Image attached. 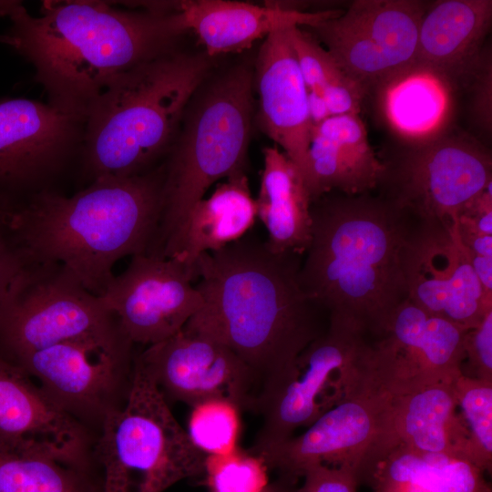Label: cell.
<instances>
[{"label":"cell","mask_w":492,"mask_h":492,"mask_svg":"<svg viewBox=\"0 0 492 492\" xmlns=\"http://www.w3.org/2000/svg\"><path fill=\"white\" fill-rule=\"evenodd\" d=\"M308 114L313 127L318 126L331 117L327 104L318 91H308Z\"/></svg>","instance_id":"42"},{"label":"cell","mask_w":492,"mask_h":492,"mask_svg":"<svg viewBox=\"0 0 492 492\" xmlns=\"http://www.w3.org/2000/svg\"><path fill=\"white\" fill-rule=\"evenodd\" d=\"M0 16L12 23L0 42L33 65L50 105L83 122L113 80L176 49L188 33L175 9H120L105 1L46 0L35 16L20 1L0 0Z\"/></svg>","instance_id":"1"},{"label":"cell","mask_w":492,"mask_h":492,"mask_svg":"<svg viewBox=\"0 0 492 492\" xmlns=\"http://www.w3.org/2000/svg\"><path fill=\"white\" fill-rule=\"evenodd\" d=\"M88 441L84 424L0 354V445L21 446L88 466Z\"/></svg>","instance_id":"19"},{"label":"cell","mask_w":492,"mask_h":492,"mask_svg":"<svg viewBox=\"0 0 492 492\" xmlns=\"http://www.w3.org/2000/svg\"><path fill=\"white\" fill-rule=\"evenodd\" d=\"M164 180L162 162L142 175L93 180L71 197L43 190L12 199L1 223L31 262L61 264L101 297L118 260L151 253Z\"/></svg>","instance_id":"3"},{"label":"cell","mask_w":492,"mask_h":492,"mask_svg":"<svg viewBox=\"0 0 492 492\" xmlns=\"http://www.w3.org/2000/svg\"><path fill=\"white\" fill-rule=\"evenodd\" d=\"M453 387L469 436L473 463L483 472L492 468V382L459 374Z\"/></svg>","instance_id":"30"},{"label":"cell","mask_w":492,"mask_h":492,"mask_svg":"<svg viewBox=\"0 0 492 492\" xmlns=\"http://www.w3.org/2000/svg\"><path fill=\"white\" fill-rule=\"evenodd\" d=\"M303 481L288 492H356L359 477L356 470L319 465L306 469Z\"/></svg>","instance_id":"35"},{"label":"cell","mask_w":492,"mask_h":492,"mask_svg":"<svg viewBox=\"0 0 492 492\" xmlns=\"http://www.w3.org/2000/svg\"><path fill=\"white\" fill-rule=\"evenodd\" d=\"M135 344L124 334L67 340L12 363L59 407L84 424L97 420L126 400Z\"/></svg>","instance_id":"12"},{"label":"cell","mask_w":492,"mask_h":492,"mask_svg":"<svg viewBox=\"0 0 492 492\" xmlns=\"http://www.w3.org/2000/svg\"><path fill=\"white\" fill-rule=\"evenodd\" d=\"M268 470L260 456L237 447L207 456L202 476L209 492H264L270 485Z\"/></svg>","instance_id":"31"},{"label":"cell","mask_w":492,"mask_h":492,"mask_svg":"<svg viewBox=\"0 0 492 492\" xmlns=\"http://www.w3.org/2000/svg\"><path fill=\"white\" fill-rule=\"evenodd\" d=\"M302 260L273 252L251 231L201 254L194 266L203 304L183 328L230 348L262 388L327 327L321 323L324 311L301 285Z\"/></svg>","instance_id":"2"},{"label":"cell","mask_w":492,"mask_h":492,"mask_svg":"<svg viewBox=\"0 0 492 492\" xmlns=\"http://www.w3.org/2000/svg\"><path fill=\"white\" fill-rule=\"evenodd\" d=\"M240 410L232 404L211 400L192 407L187 433L206 456L222 455L237 448Z\"/></svg>","instance_id":"32"},{"label":"cell","mask_w":492,"mask_h":492,"mask_svg":"<svg viewBox=\"0 0 492 492\" xmlns=\"http://www.w3.org/2000/svg\"><path fill=\"white\" fill-rule=\"evenodd\" d=\"M407 299L464 330L492 310L461 243L456 221L416 222L405 261Z\"/></svg>","instance_id":"18"},{"label":"cell","mask_w":492,"mask_h":492,"mask_svg":"<svg viewBox=\"0 0 492 492\" xmlns=\"http://www.w3.org/2000/svg\"><path fill=\"white\" fill-rule=\"evenodd\" d=\"M288 37L308 91L321 92L327 84L344 77L326 48L302 27H290Z\"/></svg>","instance_id":"33"},{"label":"cell","mask_w":492,"mask_h":492,"mask_svg":"<svg viewBox=\"0 0 492 492\" xmlns=\"http://www.w3.org/2000/svg\"><path fill=\"white\" fill-rule=\"evenodd\" d=\"M478 82L476 113L486 128H491V67H486Z\"/></svg>","instance_id":"39"},{"label":"cell","mask_w":492,"mask_h":492,"mask_svg":"<svg viewBox=\"0 0 492 492\" xmlns=\"http://www.w3.org/2000/svg\"><path fill=\"white\" fill-rule=\"evenodd\" d=\"M121 334L102 299L58 263L31 262L0 303V354L11 363L67 340Z\"/></svg>","instance_id":"9"},{"label":"cell","mask_w":492,"mask_h":492,"mask_svg":"<svg viewBox=\"0 0 492 492\" xmlns=\"http://www.w3.org/2000/svg\"><path fill=\"white\" fill-rule=\"evenodd\" d=\"M0 492H103L87 466L28 448L0 445Z\"/></svg>","instance_id":"28"},{"label":"cell","mask_w":492,"mask_h":492,"mask_svg":"<svg viewBox=\"0 0 492 492\" xmlns=\"http://www.w3.org/2000/svg\"><path fill=\"white\" fill-rule=\"evenodd\" d=\"M196 280L195 266L138 254L100 298L131 343L149 346L177 333L202 307Z\"/></svg>","instance_id":"13"},{"label":"cell","mask_w":492,"mask_h":492,"mask_svg":"<svg viewBox=\"0 0 492 492\" xmlns=\"http://www.w3.org/2000/svg\"><path fill=\"white\" fill-rule=\"evenodd\" d=\"M453 382H440L400 394L388 393L386 434L381 447L401 443L420 451L454 456L473 463L469 436L458 412Z\"/></svg>","instance_id":"23"},{"label":"cell","mask_w":492,"mask_h":492,"mask_svg":"<svg viewBox=\"0 0 492 492\" xmlns=\"http://www.w3.org/2000/svg\"><path fill=\"white\" fill-rule=\"evenodd\" d=\"M256 219V202L247 173L235 174L192 206L160 257L194 266L201 254L217 251L243 238Z\"/></svg>","instance_id":"26"},{"label":"cell","mask_w":492,"mask_h":492,"mask_svg":"<svg viewBox=\"0 0 492 492\" xmlns=\"http://www.w3.org/2000/svg\"><path fill=\"white\" fill-rule=\"evenodd\" d=\"M11 198L3 194H0V223L3 220L5 213L7 210Z\"/></svg>","instance_id":"44"},{"label":"cell","mask_w":492,"mask_h":492,"mask_svg":"<svg viewBox=\"0 0 492 492\" xmlns=\"http://www.w3.org/2000/svg\"><path fill=\"white\" fill-rule=\"evenodd\" d=\"M457 234L462 244L471 252L492 258V235L459 226L456 220Z\"/></svg>","instance_id":"40"},{"label":"cell","mask_w":492,"mask_h":492,"mask_svg":"<svg viewBox=\"0 0 492 492\" xmlns=\"http://www.w3.org/2000/svg\"><path fill=\"white\" fill-rule=\"evenodd\" d=\"M96 455L103 492H164L183 479L202 476L207 457L178 423L136 355L127 398L103 419Z\"/></svg>","instance_id":"7"},{"label":"cell","mask_w":492,"mask_h":492,"mask_svg":"<svg viewBox=\"0 0 492 492\" xmlns=\"http://www.w3.org/2000/svg\"><path fill=\"white\" fill-rule=\"evenodd\" d=\"M426 9L417 0H356L306 27L343 75L367 93L415 69Z\"/></svg>","instance_id":"10"},{"label":"cell","mask_w":492,"mask_h":492,"mask_svg":"<svg viewBox=\"0 0 492 492\" xmlns=\"http://www.w3.org/2000/svg\"><path fill=\"white\" fill-rule=\"evenodd\" d=\"M137 359L164 395L194 407L226 401L240 411H254L261 384L252 369L224 344L182 328L149 345Z\"/></svg>","instance_id":"14"},{"label":"cell","mask_w":492,"mask_h":492,"mask_svg":"<svg viewBox=\"0 0 492 492\" xmlns=\"http://www.w3.org/2000/svg\"><path fill=\"white\" fill-rule=\"evenodd\" d=\"M387 401L388 393L372 384L326 411L302 434L256 455L289 484L319 465L349 467L359 477L384 442Z\"/></svg>","instance_id":"15"},{"label":"cell","mask_w":492,"mask_h":492,"mask_svg":"<svg viewBox=\"0 0 492 492\" xmlns=\"http://www.w3.org/2000/svg\"><path fill=\"white\" fill-rule=\"evenodd\" d=\"M336 193L312 201L300 282L328 319L375 338L407 299L405 261L416 221L383 197Z\"/></svg>","instance_id":"4"},{"label":"cell","mask_w":492,"mask_h":492,"mask_svg":"<svg viewBox=\"0 0 492 492\" xmlns=\"http://www.w3.org/2000/svg\"><path fill=\"white\" fill-rule=\"evenodd\" d=\"M174 6L188 33L195 34L211 58L242 52L275 31L311 26L333 12H303L278 4L229 0L174 1Z\"/></svg>","instance_id":"22"},{"label":"cell","mask_w":492,"mask_h":492,"mask_svg":"<svg viewBox=\"0 0 492 492\" xmlns=\"http://www.w3.org/2000/svg\"><path fill=\"white\" fill-rule=\"evenodd\" d=\"M288 483L281 480L280 482L270 483L264 492H288Z\"/></svg>","instance_id":"43"},{"label":"cell","mask_w":492,"mask_h":492,"mask_svg":"<svg viewBox=\"0 0 492 492\" xmlns=\"http://www.w3.org/2000/svg\"><path fill=\"white\" fill-rule=\"evenodd\" d=\"M461 374L492 382V310L465 333Z\"/></svg>","instance_id":"34"},{"label":"cell","mask_w":492,"mask_h":492,"mask_svg":"<svg viewBox=\"0 0 492 492\" xmlns=\"http://www.w3.org/2000/svg\"><path fill=\"white\" fill-rule=\"evenodd\" d=\"M331 117L359 116L361 102L366 94L345 76L327 84L322 90Z\"/></svg>","instance_id":"36"},{"label":"cell","mask_w":492,"mask_h":492,"mask_svg":"<svg viewBox=\"0 0 492 492\" xmlns=\"http://www.w3.org/2000/svg\"><path fill=\"white\" fill-rule=\"evenodd\" d=\"M289 28L269 35L258 51L253 67L256 118L259 128L302 173L313 125L308 89L289 41Z\"/></svg>","instance_id":"20"},{"label":"cell","mask_w":492,"mask_h":492,"mask_svg":"<svg viewBox=\"0 0 492 492\" xmlns=\"http://www.w3.org/2000/svg\"><path fill=\"white\" fill-rule=\"evenodd\" d=\"M466 331L405 299L373 339L375 383L400 394L453 382L461 374Z\"/></svg>","instance_id":"17"},{"label":"cell","mask_w":492,"mask_h":492,"mask_svg":"<svg viewBox=\"0 0 492 492\" xmlns=\"http://www.w3.org/2000/svg\"><path fill=\"white\" fill-rule=\"evenodd\" d=\"M262 155L255 202L257 218L267 231L266 244L276 253L303 256L312 235V200L303 177L277 146L265 147Z\"/></svg>","instance_id":"27"},{"label":"cell","mask_w":492,"mask_h":492,"mask_svg":"<svg viewBox=\"0 0 492 492\" xmlns=\"http://www.w3.org/2000/svg\"><path fill=\"white\" fill-rule=\"evenodd\" d=\"M491 22V0L436 2L426 9L419 26L415 69L444 81L473 71Z\"/></svg>","instance_id":"24"},{"label":"cell","mask_w":492,"mask_h":492,"mask_svg":"<svg viewBox=\"0 0 492 492\" xmlns=\"http://www.w3.org/2000/svg\"><path fill=\"white\" fill-rule=\"evenodd\" d=\"M211 68L205 53L176 48L113 80L84 119L81 164L89 183L142 175L161 164Z\"/></svg>","instance_id":"5"},{"label":"cell","mask_w":492,"mask_h":492,"mask_svg":"<svg viewBox=\"0 0 492 492\" xmlns=\"http://www.w3.org/2000/svg\"><path fill=\"white\" fill-rule=\"evenodd\" d=\"M384 171L359 116L330 117L313 127L302 169L312 201L330 192L369 193L378 187Z\"/></svg>","instance_id":"21"},{"label":"cell","mask_w":492,"mask_h":492,"mask_svg":"<svg viewBox=\"0 0 492 492\" xmlns=\"http://www.w3.org/2000/svg\"><path fill=\"white\" fill-rule=\"evenodd\" d=\"M373 339L354 324L328 319L314 339L261 390L256 413L261 426L252 447L258 454L293 436L329 409L375 384Z\"/></svg>","instance_id":"8"},{"label":"cell","mask_w":492,"mask_h":492,"mask_svg":"<svg viewBox=\"0 0 492 492\" xmlns=\"http://www.w3.org/2000/svg\"><path fill=\"white\" fill-rule=\"evenodd\" d=\"M492 181L484 191L472 200L458 215L459 226L476 230L481 233L492 235Z\"/></svg>","instance_id":"38"},{"label":"cell","mask_w":492,"mask_h":492,"mask_svg":"<svg viewBox=\"0 0 492 492\" xmlns=\"http://www.w3.org/2000/svg\"><path fill=\"white\" fill-rule=\"evenodd\" d=\"M84 122L49 103L0 99V194L17 199L50 189L82 142Z\"/></svg>","instance_id":"16"},{"label":"cell","mask_w":492,"mask_h":492,"mask_svg":"<svg viewBox=\"0 0 492 492\" xmlns=\"http://www.w3.org/2000/svg\"><path fill=\"white\" fill-rule=\"evenodd\" d=\"M372 492H492L485 472L470 461L391 443L361 468Z\"/></svg>","instance_id":"25"},{"label":"cell","mask_w":492,"mask_h":492,"mask_svg":"<svg viewBox=\"0 0 492 492\" xmlns=\"http://www.w3.org/2000/svg\"><path fill=\"white\" fill-rule=\"evenodd\" d=\"M464 248L486 299L492 302V258L476 254L468 251L465 246Z\"/></svg>","instance_id":"41"},{"label":"cell","mask_w":492,"mask_h":492,"mask_svg":"<svg viewBox=\"0 0 492 492\" xmlns=\"http://www.w3.org/2000/svg\"><path fill=\"white\" fill-rule=\"evenodd\" d=\"M384 165L381 197L417 222L454 223L492 181L490 153L456 135L417 144Z\"/></svg>","instance_id":"11"},{"label":"cell","mask_w":492,"mask_h":492,"mask_svg":"<svg viewBox=\"0 0 492 492\" xmlns=\"http://www.w3.org/2000/svg\"><path fill=\"white\" fill-rule=\"evenodd\" d=\"M253 67L237 63L203 82L164 160L162 214L151 254L161 256L186 215L217 181L246 172L254 115Z\"/></svg>","instance_id":"6"},{"label":"cell","mask_w":492,"mask_h":492,"mask_svg":"<svg viewBox=\"0 0 492 492\" xmlns=\"http://www.w3.org/2000/svg\"><path fill=\"white\" fill-rule=\"evenodd\" d=\"M30 263L0 223V303Z\"/></svg>","instance_id":"37"},{"label":"cell","mask_w":492,"mask_h":492,"mask_svg":"<svg viewBox=\"0 0 492 492\" xmlns=\"http://www.w3.org/2000/svg\"><path fill=\"white\" fill-rule=\"evenodd\" d=\"M385 88L387 116L397 129L408 136L427 135L445 117V81L430 72L413 69Z\"/></svg>","instance_id":"29"}]
</instances>
